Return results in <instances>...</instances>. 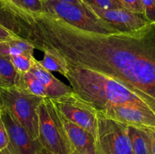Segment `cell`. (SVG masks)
<instances>
[{"label":"cell","mask_w":155,"mask_h":154,"mask_svg":"<svg viewBox=\"0 0 155 154\" xmlns=\"http://www.w3.org/2000/svg\"><path fill=\"white\" fill-rule=\"evenodd\" d=\"M30 72L33 74L41 82L47 91V95L49 98H57L67 95L73 91L71 86L67 85L61 81L56 78L51 72L43 67L39 60L36 59Z\"/></svg>","instance_id":"11"},{"label":"cell","mask_w":155,"mask_h":154,"mask_svg":"<svg viewBox=\"0 0 155 154\" xmlns=\"http://www.w3.org/2000/svg\"><path fill=\"white\" fill-rule=\"evenodd\" d=\"M4 8L28 14H39L44 12L42 0H2Z\"/></svg>","instance_id":"16"},{"label":"cell","mask_w":155,"mask_h":154,"mask_svg":"<svg viewBox=\"0 0 155 154\" xmlns=\"http://www.w3.org/2000/svg\"><path fill=\"white\" fill-rule=\"evenodd\" d=\"M58 114L71 145L70 154H97L94 136L81 127L68 120L59 112Z\"/></svg>","instance_id":"10"},{"label":"cell","mask_w":155,"mask_h":154,"mask_svg":"<svg viewBox=\"0 0 155 154\" xmlns=\"http://www.w3.org/2000/svg\"><path fill=\"white\" fill-rule=\"evenodd\" d=\"M64 76L68 80L73 91L97 111L112 106L124 104L139 106L148 109L145 104L124 85L96 71L67 63Z\"/></svg>","instance_id":"1"},{"label":"cell","mask_w":155,"mask_h":154,"mask_svg":"<svg viewBox=\"0 0 155 154\" xmlns=\"http://www.w3.org/2000/svg\"><path fill=\"white\" fill-rule=\"evenodd\" d=\"M97 154H133L128 125L97 113Z\"/></svg>","instance_id":"5"},{"label":"cell","mask_w":155,"mask_h":154,"mask_svg":"<svg viewBox=\"0 0 155 154\" xmlns=\"http://www.w3.org/2000/svg\"><path fill=\"white\" fill-rule=\"evenodd\" d=\"M42 1L43 2V1H45V0H42ZM57 1L73 3V4H75V5H77L81 6V7H84V4H83V2L81 1V0H57Z\"/></svg>","instance_id":"25"},{"label":"cell","mask_w":155,"mask_h":154,"mask_svg":"<svg viewBox=\"0 0 155 154\" xmlns=\"http://www.w3.org/2000/svg\"><path fill=\"white\" fill-rule=\"evenodd\" d=\"M38 140L44 154H70L71 145L58 111L51 98H44L38 107Z\"/></svg>","instance_id":"3"},{"label":"cell","mask_w":155,"mask_h":154,"mask_svg":"<svg viewBox=\"0 0 155 154\" xmlns=\"http://www.w3.org/2000/svg\"><path fill=\"white\" fill-rule=\"evenodd\" d=\"M133 154H151V144L148 134L143 128L128 126Z\"/></svg>","instance_id":"15"},{"label":"cell","mask_w":155,"mask_h":154,"mask_svg":"<svg viewBox=\"0 0 155 154\" xmlns=\"http://www.w3.org/2000/svg\"><path fill=\"white\" fill-rule=\"evenodd\" d=\"M9 145V139L4 123L0 116V152L7 149Z\"/></svg>","instance_id":"22"},{"label":"cell","mask_w":155,"mask_h":154,"mask_svg":"<svg viewBox=\"0 0 155 154\" xmlns=\"http://www.w3.org/2000/svg\"><path fill=\"white\" fill-rule=\"evenodd\" d=\"M0 116L7 131L11 154H44L38 140L30 137L25 129L5 110H0Z\"/></svg>","instance_id":"8"},{"label":"cell","mask_w":155,"mask_h":154,"mask_svg":"<svg viewBox=\"0 0 155 154\" xmlns=\"http://www.w3.org/2000/svg\"><path fill=\"white\" fill-rule=\"evenodd\" d=\"M15 36H16V34L12 30H10L8 27H6L5 26L0 23V42L15 37Z\"/></svg>","instance_id":"23"},{"label":"cell","mask_w":155,"mask_h":154,"mask_svg":"<svg viewBox=\"0 0 155 154\" xmlns=\"http://www.w3.org/2000/svg\"><path fill=\"white\" fill-rule=\"evenodd\" d=\"M9 59L12 61L14 67L19 74H24L31 69L36 58L34 56L15 55L10 56Z\"/></svg>","instance_id":"18"},{"label":"cell","mask_w":155,"mask_h":154,"mask_svg":"<svg viewBox=\"0 0 155 154\" xmlns=\"http://www.w3.org/2000/svg\"><path fill=\"white\" fill-rule=\"evenodd\" d=\"M40 51L44 53V56L42 60H39V63L50 72H58L62 75H64L67 63L64 57L51 48H42Z\"/></svg>","instance_id":"14"},{"label":"cell","mask_w":155,"mask_h":154,"mask_svg":"<svg viewBox=\"0 0 155 154\" xmlns=\"http://www.w3.org/2000/svg\"><path fill=\"white\" fill-rule=\"evenodd\" d=\"M34 46L27 39L18 36L0 42V55L9 57L10 56H33Z\"/></svg>","instance_id":"12"},{"label":"cell","mask_w":155,"mask_h":154,"mask_svg":"<svg viewBox=\"0 0 155 154\" xmlns=\"http://www.w3.org/2000/svg\"><path fill=\"white\" fill-rule=\"evenodd\" d=\"M51 100L64 117L89 131L95 137L98 117L97 110L93 107L74 91Z\"/></svg>","instance_id":"6"},{"label":"cell","mask_w":155,"mask_h":154,"mask_svg":"<svg viewBox=\"0 0 155 154\" xmlns=\"http://www.w3.org/2000/svg\"><path fill=\"white\" fill-rule=\"evenodd\" d=\"M144 9V18L150 24H155V0H141Z\"/></svg>","instance_id":"20"},{"label":"cell","mask_w":155,"mask_h":154,"mask_svg":"<svg viewBox=\"0 0 155 154\" xmlns=\"http://www.w3.org/2000/svg\"><path fill=\"white\" fill-rule=\"evenodd\" d=\"M83 3L95 7L101 8L104 9L119 8H122L119 4L115 2L114 0H81Z\"/></svg>","instance_id":"21"},{"label":"cell","mask_w":155,"mask_h":154,"mask_svg":"<svg viewBox=\"0 0 155 154\" xmlns=\"http://www.w3.org/2000/svg\"><path fill=\"white\" fill-rule=\"evenodd\" d=\"M42 2L44 12L51 14L79 29L106 34L119 32L108 23L91 13L85 6L81 7L73 3L57 0H45Z\"/></svg>","instance_id":"4"},{"label":"cell","mask_w":155,"mask_h":154,"mask_svg":"<svg viewBox=\"0 0 155 154\" xmlns=\"http://www.w3.org/2000/svg\"><path fill=\"white\" fill-rule=\"evenodd\" d=\"M114 1L115 2L117 3V4H119L120 5L121 7H122V5H121V4H120V0H114Z\"/></svg>","instance_id":"26"},{"label":"cell","mask_w":155,"mask_h":154,"mask_svg":"<svg viewBox=\"0 0 155 154\" xmlns=\"http://www.w3.org/2000/svg\"><path fill=\"white\" fill-rule=\"evenodd\" d=\"M21 87L25 88L30 93L36 96L48 98L45 88L30 71L21 75Z\"/></svg>","instance_id":"17"},{"label":"cell","mask_w":155,"mask_h":154,"mask_svg":"<svg viewBox=\"0 0 155 154\" xmlns=\"http://www.w3.org/2000/svg\"><path fill=\"white\" fill-rule=\"evenodd\" d=\"M148 134L151 144V154H155V128H143Z\"/></svg>","instance_id":"24"},{"label":"cell","mask_w":155,"mask_h":154,"mask_svg":"<svg viewBox=\"0 0 155 154\" xmlns=\"http://www.w3.org/2000/svg\"><path fill=\"white\" fill-rule=\"evenodd\" d=\"M0 1H2V0H0Z\"/></svg>","instance_id":"27"},{"label":"cell","mask_w":155,"mask_h":154,"mask_svg":"<svg viewBox=\"0 0 155 154\" xmlns=\"http://www.w3.org/2000/svg\"><path fill=\"white\" fill-rule=\"evenodd\" d=\"M21 87V74L14 67L9 57L0 55V88Z\"/></svg>","instance_id":"13"},{"label":"cell","mask_w":155,"mask_h":154,"mask_svg":"<svg viewBox=\"0 0 155 154\" xmlns=\"http://www.w3.org/2000/svg\"><path fill=\"white\" fill-rule=\"evenodd\" d=\"M42 98L33 95L24 87L0 88V110H6L32 139L38 140V107Z\"/></svg>","instance_id":"2"},{"label":"cell","mask_w":155,"mask_h":154,"mask_svg":"<svg viewBox=\"0 0 155 154\" xmlns=\"http://www.w3.org/2000/svg\"><path fill=\"white\" fill-rule=\"evenodd\" d=\"M97 113L107 119L128 126L139 128H155V116L148 109L136 105L112 106Z\"/></svg>","instance_id":"7"},{"label":"cell","mask_w":155,"mask_h":154,"mask_svg":"<svg viewBox=\"0 0 155 154\" xmlns=\"http://www.w3.org/2000/svg\"><path fill=\"white\" fill-rule=\"evenodd\" d=\"M83 4L91 13L108 23L119 32L134 31L149 24L143 16L132 13L124 8L104 9L85 3Z\"/></svg>","instance_id":"9"},{"label":"cell","mask_w":155,"mask_h":154,"mask_svg":"<svg viewBox=\"0 0 155 154\" xmlns=\"http://www.w3.org/2000/svg\"><path fill=\"white\" fill-rule=\"evenodd\" d=\"M120 1L122 8H125L126 10L132 13L143 16L144 9L141 0H120Z\"/></svg>","instance_id":"19"}]
</instances>
